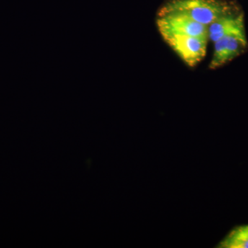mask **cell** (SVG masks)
<instances>
[{
	"label": "cell",
	"instance_id": "1",
	"mask_svg": "<svg viewBox=\"0 0 248 248\" xmlns=\"http://www.w3.org/2000/svg\"><path fill=\"white\" fill-rule=\"evenodd\" d=\"M237 11V8L223 0H170L161 6L157 16L182 15L208 27L220 18Z\"/></svg>",
	"mask_w": 248,
	"mask_h": 248
},
{
	"label": "cell",
	"instance_id": "2",
	"mask_svg": "<svg viewBox=\"0 0 248 248\" xmlns=\"http://www.w3.org/2000/svg\"><path fill=\"white\" fill-rule=\"evenodd\" d=\"M178 57L190 68H195L205 58L208 40L188 35L162 37Z\"/></svg>",
	"mask_w": 248,
	"mask_h": 248
},
{
	"label": "cell",
	"instance_id": "3",
	"mask_svg": "<svg viewBox=\"0 0 248 248\" xmlns=\"http://www.w3.org/2000/svg\"><path fill=\"white\" fill-rule=\"evenodd\" d=\"M156 27L161 37L166 35H188L208 40V26L179 14L157 16Z\"/></svg>",
	"mask_w": 248,
	"mask_h": 248
},
{
	"label": "cell",
	"instance_id": "4",
	"mask_svg": "<svg viewBox=\"0 0 248 248\" xmlns=\"http://www.w3.org/2000/svg\"><path fill=\"white\" fill-rule=\"evenodd\" d=\"M248 46L247 37L226 36L214 42L213 58L209 68L215 70L232 61L244 53Z\"/></svg>",
	"mask_w": 248,
	"mask_h": 248
},
{
	"label": "cell",
	"instance_id": "5",
	"mask_svg": "<svg viewBox=\"0 0 248 248\" xmlns=\"http://www.w3.org/2000/svg\"><path fill=\"white\" fill-rule=\"evenodd\" d=\"M208 41L213 43L226 36L247 37L244 14L237 11L220 18L208 26Z\"/></svg>",
	"mask_w": 248,
	"mask_h": 248
},
{
	"label": "cell",
	"instance_id": "6",
	"mask_svg": "<svg viewBox=\"0 0 248 248\" xmlns=\"http://www.w3.org/2000/svg\"><path fill=\"white\" fill-rule=\"evenodd\" d=\"M216 248H248V241L234 238L227 237L225 236L217 244Z\"/></svg>",
	"mask_w": 248,
	"mask_h": 248
},
{
	"label": "cell",
	"instance_id": "7",
	"mask_svg": "<svg viewBox=\"0 0 248 248\" xmlns=\"http://www.w3.org/2000/svg\"><path fill=\"white\" fill-rule=\"evenodd\" d=\"M227 237L234 238L248 241V224L240 225L234 227L226 235Z\"/></svg>",
	"mask_w": 248,
	"mask_h": 248
}]
</instances>
